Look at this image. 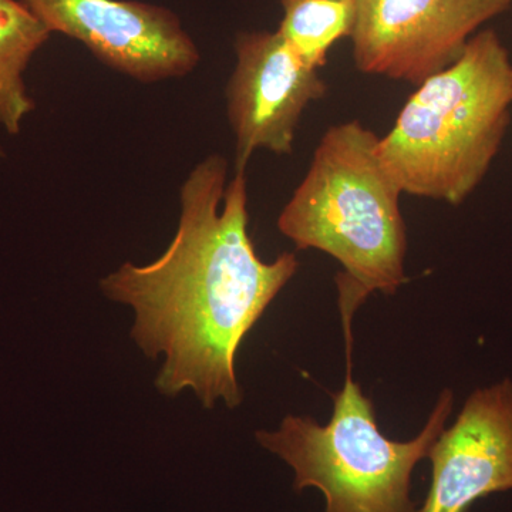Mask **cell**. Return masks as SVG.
<instances>
[{"label": "cell", "mask_w": 512, "mask_h": 512, "mask_svg": "<svg viewBox=\"0 0 512 512\" xmlns=\"http://www.w3.org/2000/svg\"><path fill=\"white\" fill-rule=\"evenodd\" d=\"M180 221L170 247L147 265L126 262L101 291L136 313L131 336L144 355H164L156 387L175 397L191 389L205 409L242 402L235 360L242 340L295 276L299 261L256 254L248 232L245 174L228 183V161L211 154L180 191Z\"/></svg>", "instance_id": "obj_1"}, {"label": "cell", "mask_w": 512, "mask_h": 512, "mask_svg": "<svg viewBox=\"0 0 512 512\" xmlns=\"http://www.w3.org/2000/svg\"><path fill=\"white\" fill-rule=\"evenodd\" d=\"M377 141L359 120L329 127L278 218L298 251L318 249L342 265V318L353 319L373 292L392 296L407 282L403 191L377 156Z\"/></svg>", "instance_id": "obj_2"}, {"label": "cell", "mask_w": 512, "mask_h": 512, "mask_svg": "<svg viewBox=\"0 0 512 512\" xmlns=\"http://www.w3.org/2000/svg\"><path fill=\"white\" fill-rule=\"evenodd\" d=\"M512 63L493 29L417 86L376 151L403 194L461 205L483 183L510 127Z\"/></svg>", "instance_id": "obj_3"}, {"label": "cell", "mask_w": 512, "mask_h": 512, "mask_svg": "<svg viewBox=\"0 0 512 512\" xmlns=\"http://www.w3.org/2000/svg\"><path fill=\"white\" fill-rule=\"evenodd\" d=\"M348 373L333 394L326 426L311 417L286 416L276 431H258L256 440L295 473L293 488H318L325 512H420L412 497V474L427 457L453 410L451 390L441 393L419 436L387 439L379 430L373 403L352 377V329L345 330Z\"/></svg>", "instance_id": "obj_4"}, {"label": "cell", "mask_w": 512, "mask_h": 512, "mask_svg": "<svg viewBox=\"0 0 512 512\" xmlns=\"http://www.w3.org/2000/svg\"><path fill=\"white\" fill-rule=\"evenodd\" d=\"M352 55L370 76L420 86L451 66L512 0H355Z\"/></svg>", "instance_id": "obj_5"}, {"label": "cell", "mask_w": 512, "mask_h": 512, "mask_svg": "<svg viewBox=\"0 0 512 512\" xmlns=\"http://www.w3.org/2000/svg\"><path fill=\"white\" fill-rule=\"evenodd\" d=\"M234 50L225 97L235 137V174H245L255 151L292 153L303 113L326 96L328 84L278 30L239 32Z\"/></svg>", "instance_id": "obj_6"}, {"label": "cell", "mask_w": 512, "mask_h": 512, "mask_svg": "<svg viewBox=\"0 0 512 512\" xmlns=\"http://www.w3.org/2000/svg\"><path fill=\"white\" fill-rule=\"evenodd\" d=\"M50 32L141 83L187 76L200 50L173 10L138 0H23Z\"/></svg>", "instance_id": "obj_7"}, {"label": "cell", "mask_w": 512, "mask_h": 512, "mask_svg": "<svg viewBox=\"0 0 512 512\" xmlns=\"http://www.w3.org/2000/svg\"><path fill=\"white\" fill-rule=\"evenodd\" d=\"M427 457L431 485L420 512H467L512 490V380L474 390Z\"/></svg>", "instance_id": "obj_8"}, {"label": "cell", "mask_w": 512, "mask_h": 512, "mask_svg": "<svg viewBox=\"0 0 512 512\" xmlns=\"http://www.w3.org/2000/svg\"><path fill=\"white\" fill-rule=\"evenodd\" d=\"M52 32L23 0H0V127L18 136L35 110L25 73Z\"/></svg>", "instance_id": "obj_9"}, {"label": "cell", "mask_w": 512, "mask_h": 512, "mask_svg": "<svg viewBox=\"0 0 512 512\" xmlns=\"http://www.w3.org/2000/svg\"><path fill=\"white\" fill-rule=\"evenodd\" d=\"M281 5L278 32L312 69H323L333 46L355 28V0H281Z\"/></svg>", "instance_id": "obj_10"}, {"label": "cell", "mask_w": 512, "mask_h": 512, "mask_svg": "<svg viewBox=\"0 0 512 512\" xmlns=\"http://www.w3.org/2000/svg\"><path fill=\"white\" fill-rule=\"evenodd\" d=\"M3 157V150H2V147H0V158Z\"/></svg>", "instance_id": "obj_11"}]
</instances>
